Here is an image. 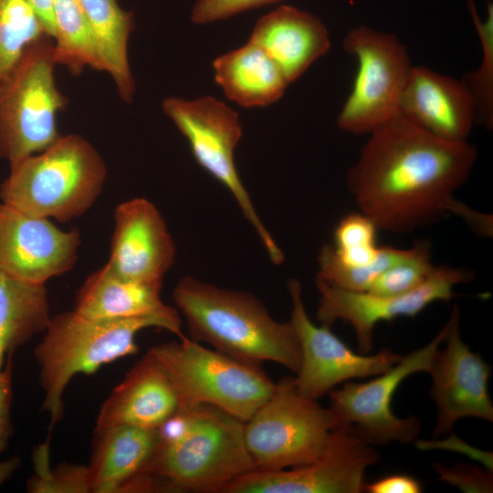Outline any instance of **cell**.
Listing matches in <instances>:
<instances>
[{"label": "cell", "mask_w": 493, "mask_h": 493, "mask_svg": "<svg viewBox=\"0 0 493 493\" xmlns=\"http://www.w3.org/2000/svg\"><path fill=\"white\" fill-rule=\"evenodd\" d=\"M451 214H455L464 219L478 236L486 237L492 236L491 215L477 212L459 201H456Z\"/></svg>", "instance_id": "8d00e7d4"}, {"label": "cell", "mask_w": 493, "mask_h": 493, "mask_svg": "<svg viewBox=\"0 0 493 493\" xmlns=\"http://www.w3.org/2000/svg\"><path fill=\"white\" fill-rule=\"evenodd\" d=\"M411 257L385 270L368 292L379 296L401 295L421 286L434 272L431 243L426 240L414 245Z\"/></svg>", "instance_id": "4dcf8cb0"}, {"label": "cell", "mask_w": 493, "mask_h": 493, "mask_svg": "<svg viewBox=\"0 0 493 493\" xmlns=\"http://www.w3.org/2000/svg\"><path fill=\"white\" fill-rule=\"evenodd\" d=\"M380 459L372 445L350 425L330 431L321 455L313 461L278 470L252 469L221 493H360L366 469Z\"/></svg>", "instance_id": "7c38bea8"}, {"label": "cell", "mask_w": 493, "mask_h": 493, "mask_svg": "<svg viewBox=\"0 0 493 493\" xmlns=\"http://www.w3.org/2000/svg\"><path fill=\"white\" fill-rule=\"evenodd\" d=\"M399 114L448 142H467L476 124L474 101L462 80L422 66L411 68Z\"/></svg>", "instance_id": "ac0fdd59"}, {"label": "cell", "mask_w": 493, "mask_h": 493, "mask_svg": "<svg viewBox=\"0 0 493 493\" xmlns=\"http://www.w3.org/2000/svg\"><path fill=\"white\" fill-rule=\"evenodd\" d=\"M162 284L124 278L105 264L79 288L73 309L89 319L159 316L181 320L178 310L162 300Z\"/></svg>", "instance_id": "7402d4cb"}, {"label": "cell", "mask_w": 493, "mask_h": 493, "mask_svg": "<svg viewBox=\"0 0 493 493\" xmlns=\"http://www.w3.org/2000/svg\"><path fill=\"white\" fill-rule=\"evenodd\" d=\"M48 446L43 444L34 451L35 475L27 481L32 493L90 492L87 466L60 464L55 469L49 465Z\"/></svg>", "instance_id": "1f68e13d"}, {"label": "cell", "mask_w": 493, "mask_h": 493, "mask_svg": "<svg viewBox=\"0 0 493 493\" xmlns=\"http://www.w3.org/2000/svg\"><path fill=\"white\" fill-rule=\"evenodd\" d=\"M173 298L193 341L245 362H273L299 371L300 347L291 322L273 319L252 294L187 276L174 287Z\"/></svg>", "instance_id": "7a4b0ae2"}, {"label": "cell", "mask_w": 493, "mask_h": 493, "mask_svg": "<svg viewBox=\"0 0 493 493\" xmlns=\"http://www.w3.org/2000/svg\"><path fill=\"white\" fill-rule=\"evenodd\" d=\"M448 322L446 346L437 349L428 372L432 377L430 396L437 411L434 438L449 434L462 418L493 422L488 386L490 366L462 340L457 306H454Z\"/></svg>", "instance_id": "9a60e30c"}, {"label": "cell", "mask_w": 493, "mask_h": 493, "mask_svg": "<svg viewBox=\"0 0 493 493\" xmlns=\"http://www.w3.org/2000/svg\"><path fill=\"white\" fill-rule=\"evenodd\" d=\"M280 1L282 0H196L191 11V20L194 24H207Z\"/></svg>", "instance_id": "836d02e7"}, {"label": "cell", "mask_w": 493, "mask_h": 493, "mask_svg": "<svg viewBox=\"0 0 493 493\" xmlns=\"http://www.w3.org/2000/svg\"><path fill=\"white\" fill-rule=\"evenodd\" d=\"M78 1L95 33L106 73L112 79L120 98L131 102L136 86L128 56L134 27L132 13L123 10L117 0Z\"/></svg>", "instance_id": "d4e9b609"}, {"label": "cell", "mask_w": 493, "mask_h": 493, "mask_svg": "<svg viewBox=\"0 0 493 493\" xmlns=\"http://www.w3.org/2000/svg\"><path fill=\"white\" fill-rule=\"evenodd\" d=\"M280 68L288 84L296 81L331 47L329 31L313 14L279 5L260 17L248 39Z\"/></svg>", "instance_id": "ffe728a7"}, {"label": "cell", "mask_w": 493, "mask_h": 493, "mask_svg": "<svg viewBox=\"0 0 493 493\" xmlns=\"http://www.w3.org/2000/svg\"><path fill=\"white\" fill-rule=\"evenodd\" d=\"M81 236L50 219L0 201V271L37 284L64 275L76 265Z\"/></svg>", "instance_id": "2e32d148"}, {"label": "cell", "mask_w": 493, "mask_h": 493, "mask_svg": "<svg viewBox=\"0 0 493 493\" xmlns=\"http://www.w3.org/2000/svg\"><path fill=\"white\" fill-rule=\"evenodd\" d=\"M51 317L46 284L0 271V371L5 355L45 331Z\"/></svg>", "instance_id": "cb8c5ba5"}, {"label": "cell", "mask_w": 493, "mask_h": 493, "mask_svg": "<svg viewBox=\"0 0 493 493\" xmlns=\"http://www.w3.org/2000/svg\"><path fill=\"white\" fill-rule=\"evenodd\" d=\"M42 21L47 32L53 38L55 26L52 10V0H26Z\"/></svg>", "instance_id": "74e56055"}, {"label": "cell", "mask_w": 493, "mask_h": 493, "mask_svg": "<svg viewBox=\"0 0 493 493\" xmlns=\"http://www.w3.org/2000/svg\"><path fill=\"white\" fill-rule=\"evenodd\" d=\"M47 36L42 21L26 0H0V80L33 43Z\"/></svg>", "instance_id": "4316f807"}, {"label": "cell", "mask_w": 493, "mask_h": 493, "mask_svg": "<svg viewBox=\"0 0 493 493\" xmlns=\"http://www.w3.org/2000/svg\"><path fill=\"white\" fill-rule=\"evenodd\" d=\"M414 250V246L409 248L382 246L372 263L365 267H350L336 258L331 245H324L318 257L319 271L316 278L347 290L368 291L385 270L411 257Z\"/></svg>", "instance_id": "f1b7e54d"}, {"label": "cell", "mask_w": 493, "mask_h": 493, "mask_svg": "<svg viewBox=\"0 0 493 493\" xmlns=\"http://www.w3.org/2000/svg\"><path fill=\"white\" fill-rule=\"evenodd\" d=\"M422 491L421 482L405 474L388 475L363 485V492L368 493H420Z\"/></svg>", "instance_id": "d590c367"}, {"label": "cell", "mask_w": 493, "mask_h": 493, "mask_svg": "<svg viewBox=\"0 0 493 493\" xmlns=\"http://www.w3.org/2000/svg\"><path fill=\"white\" fill-rule=\"evenodd\" d=\"M191 409L188 431L172 443H157L146 468L155 490L219 492L254 469L244 422L209 404Z\"/></svg>", "instance_id": "5b68a950"}, {"label": "cell", "mask_w": 493, "mask_h": 493, "mask_svg": "<svg viewBox=\"0 0 493 493\" xmlns=\"http://www.w3.org/2000/svg\"><path fill=\"white\" fill-rule=\"evenodd\" d=\"M109 261L119 276L134 281L163 283L175 257V246L157 207L142 197L120 203Z\"/></svg>", "instance_id": "e0dca14e"}, {"label": "cell", "mask_w": 493, "mask_h": 493, "mask_svg": "<svg viewBox=\"0 0 493 493\" xmlns=\"http://www.w3.org/2000/svg\"><path fill=\"white\" fill-rule=\"evenodd\" d=\"M54 60L73 75L89 68L106 72L95 33L78 0H52Z\"/></svg>", "instance_id": "484cf974"}, {"label": "cell", "mask_w": 493, "mask_h": 493, "mask_svg": "<svg viewBox=\"0 0 493 493\" xmlns=\"http://www.w3.org/2000/svg\"><path fill=\"white\" fill-rule=\"evenodd\" d=\"M477 159L467 141L436 138L399 114L369 133L348 189L378 230L411 233L451 214Z\"/></svg>", "instance_id": "6da1fadb"}, {"label": "cell", "mask_w": 493, "mask_h": 493, "mask_svg": "<svg viewBox=\"0 0 493 493\" xmlns=\"http://www.w3.org/2000/svg\"><path fill=\"white\" fill-rule=\"evenodd\" d=\"M54 43H33L0 80V160L9 166L37 153L60 137L58 115L68 98L55 79Z\"/></svg>", "instance_id": "52a82bcc"}, {"label": "cell", "mask_w": 493, "mask_h": 493, "mask_svg": "<svg viewBox=\"0 0 493 493\" xmlns=\"http://www.w3.org/2000/svg\"><path fill=\"white\" fill-rule=\"evenodd\" d=\"M336 427L329 408L301 394L293 377H284L245 422L244 436L254 469L278 470L319 457Z\"/></svg>", "instance_id": "ba28073f"}, {"label": "cell", "mask_w": 493, "mask_h": 493, "mask_svg": "<svg viewBox=\"0 0 493 493\" xmlns=\"http://www.w3.org/2000/svg\"><path fill=\"white\" fill-rule=\"evenodd\" d=\"M288 290L292 303L289 321L299 339L301 358L293 378L301 394L318 400L342 383L378 375L401 360L402 355L390 349L372 355L354 352L330 327L312 322L298 279L288 281Z\"/></svg>", "instance_id": "5bb4252c"}, {"label": "cell", "mask_w": 493, "mask_h": 493, "mask_svg": "<svg viewBox=\"0 0 493 493\" xmlns=\"http://www.w3.org/2000/svg\"><path fill=\"white\" fill-rule=\"evenodd\" d=\"M147 328L166 330L180 340L186 337L181 320L159 316L89 319L72 309L51 317L35 349L44 392L42 410L50 416V427L63 416V395L71 379L136 353V335Z\"/></svg>", "instance_id": "3957f363"}, {"label": "cell", "mask_w": 493, "mask_h": 493, "mask_svg": "<svg viewBox=\"0 0 493 493\" xmlns=\"http://www.w3.org/2000/svg\"><path fill=\"white\" fill-rule=\"evenodd\" d=\"M471 278L467 268L439 266L421 286L394 296L347 290L316 278L320 293L317 319L327 327L338 320L348 322L355 332L360 351L368 353L373 348V330L378 322L415 317L433 302L450 301L455 287Z\"/></svg>", "instance_id": "4fadbf2b"}, {"label": "cell", "mask_w": 493, "mask_h": 493, "mask_svg": "<svg viewBox=\"0 0 493 493\" xmlns=\"http://www.w3.org/2000/svg\"><path fill=\"white\" fill-rule=\"evenodd\" d=\"M179 407L173 384L148 351L104 401L96 428L119 425L157 428Z\"/></svg>", "instance_id": "44dd1931"}, {"label": "cell", "mask_w": 493, "mask_h": 493, "mask_svg": "<svg viewBox=\"0 0 493 493\" xmlns=\"http://www.w3.org/2000/svg\"><path fill=\"white\" fill-rule=\"evenodd\" d=\"M157 443V428L130 425L96 428L87 466L90 492L154 491L146 468Z\"/></svg>", "instance_id": "d6986e66"}, {"label": "cell", "mask_w": 493, "mask_h": 493, "mask_svg": "<svg viewBox=\"0 0 493 493\" xmlns=\"http://www.w3.org/2000/svg\"><path fill=\"white\" fill-rule=\"evenodd\" d=\"M0 184V201L36 216L67 223L89 210L108 177L94 145L70 133L45 150L9 166Z\"/></svg>", "instance_id": "277c9868"}, {"label": "cell", "mask_w": 493, "mask_h": 493, "mask_svg": "<svg viewBox=\"0 0 493 493\" xmlns=\"http://www.w3.org/2000/svg\"><path fill=\"white\" fill-rule=\"evenodd\" d=\"M449 322L425 346L402 356L390 369L370 381H348L329 392L330 406L337 427L351 426L363 440L374 446L392 442L409 444L419 435L417 417L400 418L392 411L393 396L402 382L417 372H428L434 355L445 341Z\"/></svg>", "instance_id": "8fae6325"}, {"label": "cell", "mask_w": 493, "mask_h": 493, "mask_svg": "<svg viewBox=\"0 0 493 493\" xmlns=\"http://www.w3.org/2000/svg\"><path fill=\"white\" fill-rule=\"evenodd\" d=\"M149 351L173 384L179 409L209 404L245 423L276 385L259 364L208 349L188 337L155 345Z\"/></svg>", "instance_id": "8992f818"}, {"label": "cell", "mask_w": 493, "mask_h": 493, "mask_svg": "<svg viewBox=\"0 0 493 493\" xmlns=\"http://www.w3.org/2000/svg\"><path fill=\"white\" fill-rule=\"evenodd\" d=\"M471 20L482 49V59L475 70L461 79L472 96L476 124L491 130L493 127V5L487 4V15L480 18L474 0H467Z\"/></svg>", "instance_id": "83f0119b"}, {"label": "cell", "mask_w": 493, "mask_h": 493, "mask_svg": "<svg viewBox=\"0 0 493 493\" xmlns=\"http://www.w3.org/2000/svg\"><path fill=\"white\" fill-rule=\"evenodd\" d=\"M213 69L215 80L226 97L245 108L275 103L289 85L278 64L249 41L217 57Z\"/></svg>", "instance_id": "603a6c76"}, {"label": "cell", "mask_w": 493, "mask_h": 493, "mask_svg": "<svg viewBox=\"0 0 493 493\" xmlns=\"http://www.w3.org/2000/svg\"><path fill=\"white\" fill-rule=\"evenodd\" d=\"M8 355L6 365L0 371V453L5 448L12 433L10 408L12 403V362Z\"/></svg>", "instance_id": "e575fe53"}, {"label": "cell", "mask_w": 493, "mask_h": 493, "mask_svg": "<svg viewBox=\"0 0 493 493\" xmlns=\"http://www.w3.org/2000/svg\"><path fill=\"white\" fill-rule=\"evenodd\" d=\"M162 108L188 141L198 164L233 194L271 261L281 264L283 252L261 222L236 168L234 152L243 133L237 112L212 96L170 97L163 100Z\"/></svg>", "instance_id": "30bf717a"}, {"label": "cell", "mask_w": 493, "mask_h": 493, "mask_svg": "<svg viewBox=\"0 0 493 493\" xmlns=\"http://www.w3.org/2000/svg\"><path fill=\"white\" fill-rule=\"evenodd\" d=\"M342 48L356 58L358 70L337 125L348 133L369 134L399 115L410 57L396 35L364 25L349 30Z\"/></svg>", "instance_id": "9c48e42d"}, {"label": "cell", "mask_w": 493, "mask_h": 493, "mask_svg": "<svg viewBox=\"0 0 493 493\" xmlns=\"http://www.w3.org/2000/svg\"><path fill=\"white\" fill-rule=\"evenodd\" d=\"M433 467L437 475H439V480L455 486L463 492H492L493 476L489 469L485 470L464 463H458L452 467L434 463Z\"/></svg>", "instance_id": "d6a6232c"}, {"label": "cell", "mask_w": 493, "mask_h": 493, "mask_svg": "<svg viewBox=\"0 0 493 493\" xmlns=\"http://www.w3.org/2000/svg\"><path fill=\"white\" fill-rule=\"evenodd\" d=\"M377 230L375 224L361 212L343 216L334 230L332 248L336 258L350 267L372 263L380 252L376 244Z\"/></svg>", "instance_id": "f546056e"}]
</instances>
